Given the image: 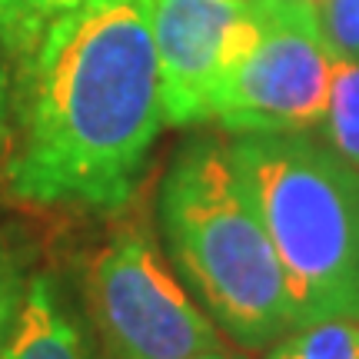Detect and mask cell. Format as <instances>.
I'll return each mask as SVG.
<instances>
[{"label":"cell","instance_id":"obj_1","mask_svg":"<svg viewBox=\"0 0 359 359\" xmlns=\"http://www.w3.org/2000/svg\"><path fill=\"white\" fill-rule=\"evenodd\" d=\"M163 127L150 0H90L20 64L7 193L34 206L120 210Z\"/></svg>","mask_w":359,"mask_h":359},{"label":"cell","instance_id":"obj_2","mask_svg":"<svg viewBox=\"0 0 359 359\" xmlns=\"http://www.w3.org/2000/svg\"><path fill=\"white\" fill-rule=\"evenodd\" d=\"M160 226L180 276L246 353L296 330L280 257L250 200L230 143H187L160 183Z\"/></svg>","mask_w":359,"mask_h":359},{"label":"cell","instance_id":"obj_3","mask_svg":"<svg viewBox=\"0 0 359 359\" xmlns=\"http://www.w3.org/2000/svg\"><path fill=\"white\" fill-rule=\"evenodd\" d=\"M230 154L280 257L296 330L359 323V173L309 133H233Z\"/></svg>","mask_w":359,"mask_h":359},{"label":"cell","instance_id":"obj_4","mask_svg":"<svg viewBox=\"0 0 359 359\" xmlns=\"http://www.w3.org/2000/svg\"><path fill=\"white\" fill-rule=\"evenodd\" d=\"M83 299L107 359H190L226 346L143 226L114 230L90 257Z\"/></svg>","mask_w":359,"mask_h":359},{"label":"cell","instance_id":"obj_5","mask_svg":"<svg viewBox=\"0 0 359 359\" xmlns=\"http://www.w3.org/2000/svg\"><path fill=\"white\" fill-rule=\"evenodd\" d=\"M253 30L219 77L210 120L230 133H306L330 100L336 53L323 37L316 4L250 0Z\"/></svg>","mask_w":359,"mask_h":359},{"label":"cell","instance_id":"obj_6","mask_svg":"<svg viewBox=\"0 0 359 359\" xmlns=\"http://www.w3.org/2000/svg\"><path fill=\"white\" fill-rule=\"evenodd\" d=\"M150 30L167 127L206 123L219 77L253 30V4L150 0Z\"/></svg>","mask_w":359,"mask_h":359},{"label":"cell","instance_id":"obj_7","mask_svg":"<svg viewBox=\"0 0 359 359\" xmlns=\"http://www.w3.org/2000/svg\"><path fill=\"white\" fill-rule=\"evenodd\" d=\"M0 359H90L87 333L53 276L30 273L24 303Z\"/></svg>","mask_w":359,"mask_h":359},{"label":"cell","instance_id":"obj_8","mask_svg":"<svg viewBox=\"0 0 359 359\" xmlns=\"http://www.w3.org/2000/svg\"><path fill=\"white\" fill-rule=\"evenodd\" d=\"M320 140L333 150L353 173H359V64L336 60L330 100L323 110Z\"/></svg>","mask_w":359,"mask_h":359},{"label":"cell","instance_id":"obj_9","mask_svg":"<svg viewBox=\"0 0 359 359\" xmlns=\"http://www.w3.org/2000/svg\"><path fill=\"white\" fill-rule=\"evenodd\" d=\"M87 4L90 0H0V47L24 64L53 27Z\"/></svg>","mask_w":359,"mask_h":359},{"label":"cell","instance_id":"obj_10","mask_svg":"<svg viewBox=\"0 0 359 359\" xmlns=\"http://www.w3.org/2000/svg\"><path fill=\"white\" fill-rule=\"evenodd\" d=\"M266 359H359V323L330 320L290 330L266 349Z\"/></svg>","mask_w":359,"mask_h":359},{"label":"cell","instance_id":"obj_11","mask_svg":"<svg viewBox=\"0 0 359 359\" xmlns=\"http://www.w3.org/2000/svg\"><path fill=\"white\" fill-rule=\"evenodd\" d=\"M27 283H30L27 253L17 246L13 236L0 233V349H4L13 323H17V313H20V303H24V293H27Z\"/></svg>","mask_w":359,"mask_h":359},{"label":"cell","instance_id":"obj_12","mask_svg":"<svg viewBox=\"0 0 359 359\" xmlns=\"http://www.w3.org/2000/svg\"><path fill=\"white\" fill-rule=\"evenodd\" d=\"M316 20L336 60L359 64V0H320Z\"/></svg>","mask_w":359,"mask_h":359},{"label":"cell","instance_id":"obj_13","mask_svg":"<svg viewBox=\"0 0 359 359\" xmlns=\"http://www.w3.org/2000/svg\"><path fill=\"white\" fill-rule=\"evenodd\" d=\"M7 143H11V83L0 67V160L7 154Z\"/></svg>","mask_w":359,"mask_h":359},{"label":"cell","instance_id":"obj_14","mask_svg":"<svg viewBox=\"0 0 359 359\" xmlns=\"http://www.w3.org/2000/svg\"><path fill=\"white\" fill-rule=\"evenodd\" d=\"M190 359H250V356L240 353V349L223 346V349H210V353H200V356H190Z\"/></svg>","mask_w":359,"mask_h":359},{"label":"cell","instance_id":"obj_15","mask_svg":"<svg viewBox=\"0 0 359 359\" xmlns=\"http://www.w3.org/2000/svg\"><path fill=\"white\" fill-rule=\"evenodd\" d=\"M306 4H320V0H306Z\"/></svg>","mask_w":359,"mask_h":359}]
</instances>
